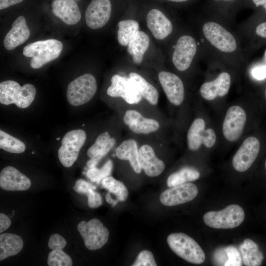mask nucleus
<instances>
[{
    "instance_id": "obj_10",
    "label": "nucleus",
    "mask_w": 266,
    "mask_h": 266,
    "mask_svg": "<svg viewBox=\"0 0 266 266\" xmlns=\"http://www.w3.org/2000/svg\"><path fill=\"white\" fill-rule=\"evenodd\" d=\"M188 148L192 151L198 150L201 144L207 148L215 144L216 135L211 128L205 130V121L201 118H197L191 125L187 135Z\"/></svg>"
},
{
    "instance_id": "obj_18",
    "label": "nucleus",
    "mask_w": 266,
    "mask_h": 266,
    "mask_svg": "<svg viewBox=\"0 0 266 266\" xmlns=\"http://www.w3.org/2000/svg\"><path fill=\"white\" fill-rule=\"evenodd\" d=\"M231 82L229 73L221 72L215 79L202 84L200 89V95L208 100H213L217 97H224L229 92Z\"/></svg>"
},
{
    "instance_id": "obj_43",
    "label": "nucleus",
    "mask_w": 266,
    "mask_h": 266,
    "mask_svg": "<svg viewBox=\"0 0 266 266\" xmlns=\"http://www.w3.org/2000/svg\"><path fill=\"white\" fill-rule=\"evenodd\" d=\"M24 0H0V9L2 10L19 3Z\"/></svg>"
},
{
    "instance_id": "obj_39",
    "label": "nucleus",
    "mask_w": 266,
    "mask_h": 266,
    "mask_svg": "<svg viewBox=\"0 0 266 266\" xmlns=\"http://www.w3.org/2000/svg\"><path fill=\"white\" fill-rule=\"evenodd\" d=\"M66 245V239L61 235L54 233L50 237L48 245L49 249H53L55 248L63 249Z\"/></svg>"
},
{
    "instance_id": "obj_25",
    "label": "nucleus",
    "mask_w": 266,
    "mask_h": 266,
    "mask_svg": "<svg viewBox=\"0 0 266 266\" xmlns=\"http://www.w3.org/2000/svg\"><path fill=\"white\" fill-rule=\"evenodd\" d=\"M150 39L144 32L138 31L128 44V51L135 64L142 62L143 55L149 47Z\"/></svg>"
},
{
    "instance_id": "obj_21",
    "label": "nucleus",
    "mask_w": 266,
    "mask_h": 266,
    "mask_svg": "<svg viewBox=\"0 0 266 266\" xmlns=\"http://www.w3.org/2000/svg\"><path fill=\"white\" fill-rule=\"evenodd\" d=\"M53 14L67 25H74L81 19L77 3L73 0H54L52 2Z\"/></svg>"
},
{
    "instance_id": "obj_9",
    "label": "nucleus",
    "mask_w": 266,
    "mask_h": 266,
    "mask_svg": "<svg viewBox=\"0 0 266 266\" xmlns=\"http://www.w3.org/2000/svg\"><path fill=\"white\" fill-rule=\"evenodd\" d=\"M111 81V84L107 90L108 96L122 98L130 104H137L141 100L142 97L137 86L130 77L115 74Z\"/></svg>"
},
{
    "instance_id": "obj_27",
    "label": "nucleus",
    "mask_w": 266,
    "mask_h": 266,
    "mask_svg": "<svg viewBox=\"0 0 266 266\" xmlns=\"http://www.w3.org/2000/svg\"><path fill=\"white\" fill-rule=\"evenodd\" d=\"M242 258L245 266H259L264 259L258 245L249 238L245 239L240 246Z\"/></svg>"
},
{
    "instance_id": "obj_36",
    "label": "nucleus",
    "mask_w": 266,
    "mask_h": 266,
    "mask_svg": "<svg viewBox=\"0 0 266 266\" xmlns=\"http://www.w3.org/2000/svg\"><path fill=\"white\" fill-rule=\"evenodd\" d=\"M47 264L49 266H71L72 261L62 249L55 248L48 254Z\"/></svg>"
},
{
    "instance_id": "obj_30",
    "label": "nucleus",
    "mask_w": 266,
    "mask_h": 266,
    "mask_svg": "<svg viewBox=\"0 0 266 266\" xmlns=\"http://www.w3.org/2000/svg\"><path fill=\"white\" fill-rule=\"evenodd\" d=\"M200 176V172L195 168L188 166L184 167L168 176L166 182L167 185L170 188L196 180Z\"/></svg>"
},
{
    "instance_id": "obj_35",
    "label": "nucleus",
    "mask_w": 266,
    "mask_h": 266,
    "mask_svg": "<svg viewBox=\"0 0 266 266\" xmlns=\"http://www.w3.org/2000/svg\"><path fill=\"white\" fill-rule=\"evenodd\" d=\"M112 167V161L108 160L100 168H98L96 167L89 168L86 172V175L91 182L100 184L101 183L103 179L109 176Z\"/></svg>"
},
{
    "instance_id": "obj_22",
    "label": "nucleus",
    "mask_w": 266,
    "mask_h": 266,
    "mask_svg": "<svg viewBox=\"0 0 266 266\" xmlns=\"http://www.w3.org/2000/svg\"><path fill=\"white\" fill-rule=\"evenodd\" d=\"M30 35V31L24 17H18L13 23L12 28L4 39L6 49L12 50L26 41Z\"/></svg>"
},
{
    "instance_id": "obj_15",
    "label": "nucleus",
    "mask_w": 266,
    "mask_h": 266,
    "mask_svg": "<svg viewBox=\"0 0 266 266\" xmlns=\"http://www.w3.org/2000/svg\"><path fill=\"white\" fill-rule=\"evenodd\" d=\"M111 13L110 0H92L86 10V23L91 29L101 28L108 22Z\"/></svg>"
},
{
    "instance_id": "obj_26",
    "label": "nucleus",
    "mask_w": 266,
    "mask_h": 266,
    "mask_svg": "<svg viewBox=\"0 0 266 266\" xmlns=\"http://www.w3.org/2000/svg\"><path fill=\"white\" fill-rule=\"evenodd\" d=\"M115 144V139L111 137L108 132H103L98 136L94 143L89 148L87 155L90 158H97L101 160Z\"/></svg>"
},
{
    "instance_id": "obj_38",
    "label": "nucleus",
    "mask_w": 266,
    "mask_h": 266,
    "mask_svg": "<svg viewBox=\"0 0 266 266\" xmlns=\"http://www.w3.org/2000/svg\"><path fill=\"white\" fill-rule=\"evenodd\" d=\"M228 259L225 266H241V258L238 251L233 247L226 248Z\"/></svg>"
},
{
    "instance_id": "obj_48",
    "label": "nucleus",
    "mask_w": 266,
    "mask_h": 266,
    "mask_svg": "<svg viewBox=\"0 0 266 266\" xmlns=\"http://www.w3.org/2000/svg\"><path fill=\"white\" fill-rule=\"evenodd\" d=\"M168 0L174 1V2H183V1H185L188 0Z\"/></svg>"
},
{
    "instance_id": "obj_5",
    "label": "nucleus",
    "mask_w": 266,
    "mask_h": 266,
    "mask_svg": "<svg viewBox=\"0 0 266 266\" xmlns=\"http://www.w3.org/2000/svg\"><path fill=\"white\" fill-rule=\"evenodd\" d=\"M97 90L95 77L90 73L84 74L69 84L66 98L72 105H81L89 101L96 94Z\"/></svg>"
},
{
    "instance_id": "obj_32",
    "label": "nucleus",
    "mask_w": 266,
    "mask_h": 266,
    "mask_svg": "<svg viewBox=\"0 0 266 266\" xmlns=\"http://www.w3.org/2000/svg\"><path fill=\"white\" fill-rule=\"evenodd\" d=\"M0 148L9 153L19 154L25 150L26 146L22 141L0 130Z\"/></svg>"
},
{
    "instance_id": "obj_16",
    "label": "nucleus",
    "mask_w": 266,
    "mask_h": 266,
    "mask_svg": "<svg viewBox=\"0 0 266 266\" xmlns=\"http://www.w3.org/2000/svg\"><path fill=\"white\" fill-rule=\"evenodd\" d=\"M158 78L168 100L175 105H180L184 99V87L180 78L165 71H161Z\"/></svg>"
},
{
    "instance_id": "obj_2",
    "label": "nucleus",
    "mask_w": 266,
    "mask_h": 266,
    "mask_svg": "<svg viewBox=\"0 0 266 266\" xmlns=\"http://www.w3.org/2000/svg\"><path fill=\"white\" fill-rule=\"evenodd\" d=\"M36 89L31 84L21 86L13 80H6L0 83V102L4 105L14 103L21 108H26L33 101Z\"/></svg>"
},
{
    "instance_id": "obj_24",
    "label": "nucleus",
    "mask_w": 266,
    "mask_h": 266,
    "mask_svg": "<svg viewBox=\"0 0 266 266\" xmlns=\"http://www.w3.org/2000/svg\"><path fill=\"white\" fill-rule=\"evenodd\" d=\"M23 242L18 235L3 233L0 235V261L17 255L22 249Z\"/></svg>"
},
{
    "instance_id": "obj_49",
    "label": "nucleus",
    "mask_w": 266,
    "mask_h": 266,
    "mask_svg": "<svg viewBox=\"0 0 266 266\" xmlns=\"http://www.w3.org/2000/svg\"><path fill=\"white\" fill-rule=\"evenodd\" d=\"M263 6L264 8L265 11H266V3Z\"/></svg>"
},
{
    "instance_id": "obj_23",
    "label": "nucleus",
    "mask_w": 266,
    "mask_h": 266,
    "mask_svg": "<svg viewBox=\"0 0 266 266\" xmlns=\"http://www.w3.org/2000/svg\"><path fill=\"white\" fill-rule=\"evenodd\" d=\"M115 153L118 159L128 161L134 172L137 173L141 172L139 160V149L135 140L128 139L123 141L117 147Z\"/></svg>"
},
{
    "instance_id": "obj_14",
    "label": "nucleus",
    "mask_w": 266,
    "mask_h": 266,
    "mask_svg": "<svg viewBox=\"0 0 266 266\" xmlns=\"http://www.w3.org/2000/svg\"><path fill=\"white\" fill-rule=\"evenodd\" d=\"M198 194V189L195 184L186 183L165 190L161 194L160 200L163 205L172 206L191 201Z\"/></svg>"
},
{
    "instance_id": "obj_40",
    "label": "nucleus",
    "mask_w": 266,
    "mask_h": 266,
    "mask_svg": "<svg viewBox=\"0 0 266 266\" xmlns=\"http://www.w3.org/2000/svg\"><path fill=\"white\" fill-rule=\"evenodd\" d=\"M142 116V114L137 110L130 109L125 112L123 121L127 126H129L136 121Z\"/></svg>"
},
{
    "instance_id": "obj_47",
    "label": "nucleus",
    "mask_w": 266,
    "mask_h": 266,
    "mask_svg": "<svg viewBox=\"0 0 266 266\" xmlns=\"http://www.w3.org/2000/svg\"><path fill=\"white\" fill-rule=\"evenodd\" d=\"M252 1L256 7L263 6L266 3V0H252Z\"/></svg>"
},
{
    "instance_id": "obj_13",
    "label": "nucleus",
    "mask_w": 266,
    "mask_h": 266,
    "mask_svg": "<svg viewBox=\"0 0 266 266\" xmlns=\"http://www.w3.org/2000/svg\"><path fill=\"white\" fill-rule=\"evenodd\" d=\"M246 121V114L237 105L231 106L227 110L223 124V133L229 141H236L241 136Z\"/></svg>"
},
{
    "instance_id": "obj_31",
    "label": "nucleus",
    "mask_w": 266,
    "mask_h": 266,
    "mask_svg": "<svg viewBox=\"0 0 266 266\" xmlns=\"http://www.w3.org/2000/svg\"><path fill=\"white\" fill-rule=\"evenodd\" d=\"M117 37L122 46L128 45L134 34L139 31L138 22L133 20H122L118 23Z\"/></svg>"
},
{
    "instance_id": "obj_12",
    "label": "nucleus",
    "mask_w": 266,
    "mask_h": 266,
    "mask_svg": "<svg viewBox=\"0 0 266 266\" xmlns=\"http://www.w3.org/2000/svg\"><path fill=\"white\" fill-rule=\"evenodd\" d=\"M174 47L172 57L173 64L178 70L184 71L190 67L196 55V40L190 35H182L179 38Z\"/></svg>"
},
{
    "instance_id": "obj_33",
    "label": "nucleus",
    "mask_w": 266,
    "mask_h": 266,
    "mask_svg": "<svg viewBox=\"0 0 266 266\" xmlns=\"http://www.w3.org/2000/svg\"><path fill=\"white\" fill-rule=\"evenodd\" d=\"M160 126V123L156 120L142 116L128 127L131 131L135 133L148 134L158 131Z\"/></svg>"
},
{
    "instance_id": "obj_45",
    "label": "nucleus",
    "mask_w": 266,
    "mask_h": 266,
    "mask_svg": "<svg viewBox=\"0 0 266 266\" xmlns=\"http://www.w3.org/2000/svg\"><path fill=\"white\" fill-rule=\"evenodd\" d=\"M100 160L97 158H90L86 165L88 168H92L96 167Z\"/></svg>"
},
{
    "instance_id": "obj_53",
    "label": "nucleus",
    "mask_w": 266,
    "mask_h": 266,
    "mask_svg": "<svg viewBox=\"0 0 266 266\" xmlns=\"http://www.w3.org/2000/svg\"><path fill=\"white\" fill-rule=\"evenodd\" d=\"M265 96H266V91H265Z\"/></svg>"
},
{
    "instance_id": "obj_44",
    "label": "nucleus",
    "mask_w": 266,
    "mask_h": 266,
    "mask_svg": "<svg viewBox=\"0 0 266 266\" xmlns=\"http://www.w3.org/2000/svg\"><path fill=\"white\" fill-rule=\"evenodd\" d=\"M256 34L263 38H266V22L260 23L256 28Z\"/></svg>"
},
{
    "instance_id": "obj_51",
    "label": "nucleus",
    "mask_w": 266,
    "mask_h": 266,
    "mask_svg": "<svg viewBox=\"0 0 266 266\" xmlns=\"http://www.w3.org/2000/svg\"><path fill=\"white\" fill-rule=\"evenodd\" d=\"M60 137H58V138H56V139L58 140H60Z\"/></svg>"
},
{
    "instance_id": "obj_50",
    "label": "nucleus",
    "mask_w": 266,
    "mask_h": 266,
    "mask_svg": "<svg viewBox=\"0 0 266 266\" xmlns=\"http://www.w3.org/2000/svg\"><path fill=\"white\" fill-rule=\"evenodd\" d=\"M222 0L229 1V0Z\"/></svg>"
},
{
    "instance_id": "obj_17",
    "label": "nucleus",
    "mask_w": 266,
    "mask_h": 266,
    "mask_svg": "<svg viewBox=\"0 0 266 266\" xmlns=\"http://www.w3.org/2000/svg\"><path fill=\"white\" fill-rule=\"evenodd\" d=\"M31 185L30 179L12 166L3 168L0 173V187L6 191H26Z\"/></svg>"
},
{
    "instance_id": "obj_8",
    "label": "nucleus",
    "mask_w": 266,
    "mask_h": 266,
    "mask_svg": "<svg viewBox=\"0 0 266 266\" xmlns=\"http://www.w3.org/2000/svg\"><path fill=\"white\" fill-rule=\"evenodd\" d=\"M205 38L214 47L226 53L234 52L237 47L233 35L221 25L214 22H207L202 27Z\"/></svg>"
},
{
    "instance_id": "obj_41",
    "label": "nucleus",
    "mask_w": 266,
    "mask_h": 266,
    "mask_svg": "<svg viewBox=\"0 0 266 266\" xmlns=\"http://www.w3.org/2000/svg\"><path fill=\"white\" fill-rule=\"evenodd\" d=\"M252 77L257 80L266 78V65H260L254 66L251 70Z\"/></svg>"
},
{
    "instance_id": "obj_54",
    "label": "nucleus",
    "mask_w": 266,
    "mask_h": 266,
    "mask_svg": "<svg viewBox=\"0 0 266 266\" xmlns=\"http://www.w3.org/2000/svg\"></svg>"
},
{
    "instance_id": "obj_52",
    "label": "nucleus",
    "mask_w": 266,
    "mask_h": 266,
    "mask_svg": "<svg viewBox=\"0 0 266 266\" xmlns=\"http://www.w3.org/2000/svg\"><path fill=\"white\" fill-rule=\"evenodd\" d=\"M265 167H266V162H265Z\"/></svg>"
},
{
    "instance_id": "obj_46",
    "label": "nucleus",
    "mask_w": 266,
    "mask_h": 266,
    "mask_svg": "<svg viewBox=\"0 0 266 266\" xmlns=\"http://www.w3.org/2000/svg\"><path fill=\"white\" fill-rule=\"evenodd\" d=\"M106 201L109 204L112 205L113 206L116 205L118 201L117 200H113L110 196V193L109 192L105 195Z\"/></svg>"
},
{
    "instance_id": "obj_20",
    "label": "nucleus",
    "mask_w": 266,
    "mask_h": 266,
    "mask_svg": "<svg viewBox=\"0 0 266 266\" xmlns=\"http://www.w3.org/2000/svg\"><path fill=\"white\" fill-rule=\"evenodd\" d=\"M146 22L148 28L153 36L162 40L166 37L172 31V25L169 20L161 11L151 10L147 14Z\"/></svg>"
},
{
    "instance_id": "obj_42",
    "label": "nucleus",
    "mask_w": 266,
    "mask_h": 266,
    "mask_svg": "<svg viewBox=\"0 0 266 266\" xmlns=\"http://www.w3.org/2000/svg\"><path fill=\"white\" fill-rule=\"evenodd\" d=\"M11 225L10 219L3 213H0V233L6 230Z\"/></svg>"
},
{
    "instance_id": "obj_1",
    "label": "nucleus",
    "mask_w": 266,
    "mask_h": 266,
    "mask_svg": "<svg viewBox=\"0 0 266 266\" xmlns=\"http://www.w3.org/2000/svg\"><path fill=\"white\" fill-rule=\"evenodd\" d=\"M63 48V43L57 39H49L35 41L27 45L23 51V55L32 57L30 66L39 68L48 62L57 59Z\"/></svg>"
},
{
    "instance_id": "obj_37",
    "label": "nucleus",
    "mask_w": 266,
    "mask_h": 266,
    "mask_svg": "<svg viewBox=\"0 0 266 266\" xmlns=\"http://www.w3.org/2000/svg\"><path fill=\"white\" fill-rule=\"evenodd\" d=\"M153 255L148 250H143L138 255L133 266H156Z\"/></svg>"
},
{
    "instance_id": "obj_7",
    "label": "nucleus",
    "mask_w": 266,
    "mask_h": 266,
    "mask_svg": "<svg viewBox=\"0 0 266 266\" xmlns=\"http://www.w3.org/2000/svg\"><path fill=\"white\" fill-rule=\"evenodd\" d=\"M77 230L83 238L85 246L89 250H95L101 248L108 241V230L97 218H93L88 222H80L77 226Z\"/></svg>"
},
{
    "instance_id": "obj_19",
    "label": "nucleus",
    "mask_w": 266,
    "mask_h": 266,
    "mask_svg": "<svg viewBox=\"0 0 266 266\" xmlns=\"http://www.w3.org/2000/svg\"><path fill=\"white\" fill-rule=\"evenodd\" d=\"M139 160L141 169L148 176H157L165 169V163L157 157L153 148L149 145L144 144L140 147Z\"/></svg>"
},
{
    "instance_id": "obj_11",
    "label": "nucleus",
    "mask_w": 266,
    "mask_h": 266,
    "mask_svg": "<svg viewBox=\"0 0 266 266\" xmlns=\"http://www.w3.org/2000/svg\"><path fill=\"white\" fill-rule=\"evenodd\" d=\"M259 140L255 137L246 138L233 158V166L238 172L249 169L257 158L260 151Z\"/></svg>"
},
{
    "instance_id": "obj_34",
    "label": "nucleus",
    "mask_w": 266,
    "mask_h": 266,
    "mask_svg": "<svg viewBox=\"0 0 266 266\" xmlns=\"http://www.w3.org/2000/svg\"><path fill=\"white\" fill-rule=\"evenodd\" d=\"M101 184L103 188L114 194L118 200L123 201L127 199L128 191L122 182L111 176H108L102 180Z\"/></svg>"
},
{
    "instance_id": "obj_3",
    "label": "nucleus",
    "mask_w": 266,
    "mask_h": 266,
    "mask_svg": "<svg viewBox=\"0 0 266 266\" xmlns=\"http://www.w3.org/2000/svg\"><path fill=\"white\" fill-rule=\"evenodd\" d=\"M168 246L177 256L189 263L200 264L205 256L199 244L192 237L182 233H172L167 237Z\"/></svg>"
},
{
    "instance_id": "obj_4",
    "label": "nucleus",
    "mask_w": 266,
    "mask_h": 266,
    "mask_svg": "<svg viewBox=\"0 0 266 266\" xmlns=\"http://www.w3.org/2000/svg\"><path fill=\"white\" fill-rule=\"evenodd\" d=\"M244 218V211L238 204H231L220 211L207 212L203 217L207 226L218 229L236 228L243 222Z\"/></svg>"
},
{
    "instance_id": "obj_28",
    "label": "nucleus",
    "mask_w": 266,
    "mask_h": 266,
    "mask_svg": "<svg viewBox=\"0 0 266 266\" xmlns=\"http://www.w3.org/2000/svg\"><path fill=\"white\" fill-rule=\"evenodd\" d=\"M129 77L137 86L142 97L151 104H157L159 95L157 89L137 73L131 72Z\"/></svg>"
},
{
    "instance_id": "obj_6",
    "label": "nucleus",
    "mask_w": 266,
    "mask_h": 266,
    "mask_svg": "<svg viewBox=\"0 0 266 266\" xmlns=\"http://www.w3.org/2000/svg\"><path fill=\"white\" fill-rule=\"evenodd\" d=\"M86 139V134L81 129L70 131L64 135L58 150L59 159L64 166L68 167L73 165Z\"/></svg>"
},
{
    "instance_id": "obj_29",
    "label": "nucleus",
    "mask_w": 266,
    "mask_h": 266,
    "mask_svg": "<svg viewBox=\"0 0 266 266\" xmlns=\"http://www.w3.org/2000/svg\"><path fill=\"white\" fill-rule=\"evenodd\" d=\"M73 189L77 193L84 194L88 197V204L92 208H97L102 204L100 195L95 191L96 187L84 179H78Z\"/></svg>"
}]
</instances>
